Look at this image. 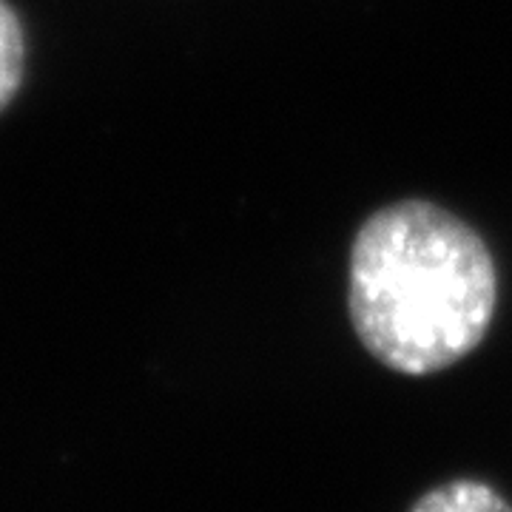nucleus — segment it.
<instances>
[{
    "instance_id": "f03ea898",
    "label": "nucleus",
    "mask_w": 512,
    "mask_h": 512,
    "mask_svg": "<svg viewBox=\"0 0 512 512\" xmlns=\"http://www.w3.org/2000/svg\"><path fill=\"white\" fill-rule=\"evenodd\" d=\"M410 512H512L510 501L476 478H456L421 495Z\"/></svg>"
},
{
    "instance_id": "7ed1b4c3",
    "label": "nucleus",
    "mask_w": 512,
    "mask_h": 512,
    "mask_svg": "<svg viewBox=\"0 0 512 512\" xmlns=\"http://www.w3.org/2000/svg\"><path fill=\"white\" fill-rule=\"evenodd\" d=\"M23 72H26L23 26L18 12L6 0H0V111L15 100L23 83Z\"/></svg>"
},
{
    "instance_id": "f257e3e1",
    "label": "nucleus",
    "mask_w": 512,
    "mask_h": 512,
    "mask_svg": "<svg viewBox=\"0 0 512 512\" xmlns=\"http://www.w3.org/2000/svg\"><path fill=\"white\" fill-rule=\"evenodd\" d=\"M495 302L487 242L436 202L384 205L353 239L350 322L367 353L402 376H430L470 356Z\"/></svg>"
}]
</instances>
